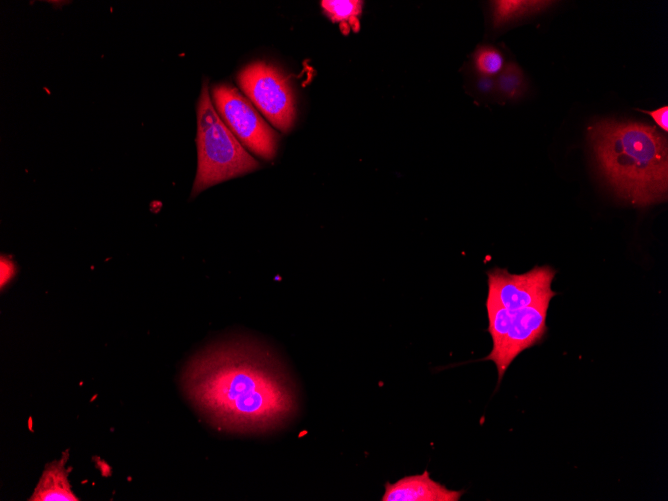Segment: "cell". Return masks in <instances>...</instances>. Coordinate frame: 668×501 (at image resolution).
Masks as SVG:
<instances>
[{"mask_svg":"<svg viewBox=\"0 0 668 501\" xmlns=\"http://www.w3.org/2000/svg\"><path fill=\"white\" fill-rule=\"evenodd\" d=\"M181 387L215 429L265 435L285 428L299 412V391L285 363L268 345L236 337L193 356Z\"/></svg>","mask_w":668,"mask_h":501,"instance_id":"6da1fadb","label":"cell"},{"mask_svg":"<svg viewBox=\"0 0 668 501\" xmlns=\"http://www.w3.org/2000/svg\"><path fill=\"white\" fill-rule=\"evenodd\" d=\"M588 134L599 169L621 198L636 206L666 199L667 139L656 127L604 120Z\"/></svg>","mask_w":668,"mask_h":501,"instance_id":"7a4b0ae2","label":"cell"},{"mask_svg":"<svg viewBox=\"0 0 668 501\" xmlns=\"http://www.w3.org/2000/svg\"><path fill=\"white\" fill-rule=\"evenodd\" d=\"M208 80L203 82L197 104V172L191 195L257 170L259 162L250 155L219 117L211 100Z\"/></svg>","mask_w":668,"mask_h":501,"instance_id":"3957f363","label":"cell"},{"mask_svg":"<svg viewBox=\"0 0 668 501\" xmlns=\"http://www.w3.org/2000/svg\"><path fill=\"white\" fill-rule=\"evenodd\" d=\"M550 301L510 310L486 302L487 331L492 337V350L481 360L493 361L500 382L513 360L524 350L541 342L548 328L547 311Z\"/></svg>","mask_w":668,"mask_h":501,"instance_id":"277c9868","label":"cell"},{"mask_svg":"<svg viewBox=\"0 0 668 501\" xmlns=\"http://www.w3.org/2000/svg\"><path fill=\"white\" fill-rule=\"evenodd\" d=\"M210 96L219 117L248 151L267 161L276 156L279 135L237 88L216 84Z\"/></svg>","mask_w":668,"mask_h":501,"instance_id":"5b68a950","label":"cell"},{"mask_svg":"<svg viewBox=\"0 0 668 501\" xmlns=\"http://www.w3.org/2000/svg\"><path fill=\"white\" fill-rule=\"evenodd\" d=\"M236 79L243 93L275 128L282 132L292 128L293 90L280 69L265 61H255L242 68Z\"/></svg>","mask_w":668,"mask_h":501,"instance_id":"8992f818","label":"cell"},{"mask_svg":"<svg viewBox=\"0 0 668 501\" xmlns=\"http://www.w3.org/2000/svg\"><path fill=\"white\" fill-rule=\"evenodd\" d=\"M555 274L556 271L548 265L535 266L522 274L493 268L487 272L486 302L516 310L551 301L556 295L551 288Z\"/></svg>","mask_w":668,"mask_h":501,"instance_id":"52a82bcc","label":"cell"},{"mask_svg":"<svg viewBox=\"0 0 668 501\" xmlns=\"http://www.w3.org/2000/svg\"><path fill=\"white\" fill-rule=\"evenodd\" d=\"M462 490H451L434 481L427 470L385 484L382 501H459Z\"/></svg>","mask_w":668,"mask_h":501,"instance_id":"ba28073f","label":"cell"},{"mask_svg":"<svg viewBox=\"0 0 668 501\" xmlns=\"http://www.w3.org/2000/svg\"><path fill=\"white\" fill-rule=\"evenodd\" d=\"M68 452L48 464L34 490L30 501H77L68 481V470L65 468Z\"/></svg>","mask_w":668,"mask_h":501,"instance_id":"9c48e42d","label":"cell"},{"mask_svg":"<svg viewBox=\"0 0 668 501\" xmlns=\"http://www.w3.org/2000/svg\"><path fill=\"white\" fill-rule=\"evenodd\" d=\"M362 1L357 0H324L321 6L326 15L334 22H340L343 26L359 29L358 16L362 10Z\"/></svg>","mask_w":668,"mask_h":501,"instance_id":"30bf717a","label":"cell"},{"mask_svg":"<svg viewBox=\"0 0 668 501\" xmlns=\"http://www.w3.org/2000/svg\"><path fill=\"white\" fill-rule=\"evenodd\" d=\"M549 1H496L494 2V20L503 24L514 17L540 11L549 6Z\"/></svg>","mask_w":668,"mask_h":501,"instance_id":"8fae6325","label":"cell"},{"mask_svg":"<svg viewBox=\"0 0 668 501\" xmlns=\"http://www.w3.org/2000/svg\"><path fill=\"white\" fill-rule=\"evenodd\" d=\"M496 84L500 92L505 96L510 98L517 97L524 88L523 73L516 64L509 63L498 74Z\"/></svg>","mask_w":668,"mask_h":501,"instance_id":"7c38bea8","label":"cell"},{"mask_svg":"<svg viewBox=\"0 0 668 501\" xmlns=\"http://www.w3.org/2000/svg\"><path fill=\"white\" fill-rule=\"evenodd\" d=\"M474 62L477 70L487 77L499 74L504 67L502 54L492 47H481L474 55Z\"/></svg>","mask_w":668,"mask_h":501,"instance_id":"4fadbf2b","label":"cell"},{"mask_svg":"<svg viewBox=\"0 0 668 501\" xmlns=\"http://www.w3.org/2000/svg\"><path fill=\"white\" fill-rule=\"evenodd\" d=\"M642 112L648 114L653 121L662 129L663 131L667 132L668 131V106H662L656 110L653 111H645L641 110Z\"/></svg>","mask_w":668,"mask_h":501,"instance_id":"5bb4252c","label":"cell"},{"mask_svg":"<svg viewBox=\"0 0 668 501\" xmlns=\"http://www.w3.org/2000/svg\"><path fill=\"white\" fill-rule=\"evenodd\" d=\"M14 274V263L9 258L1 257V286L3 287L5 283L7 284Z\"/></svg>","mask_w":668,"mask_h":501,"instance_id":"9a60e30c","label":"cell"},{"mask_svg":"<svg viewBox=\"0 0 668 501\" xmlns=\"http://www.w3.org/2000/svg\"><path fill=\"white\" fill-rule=\"evenodd\" d=\"M493 83H495V82H493L491 77L483 76L478 81V88L482 92H489L493 88V85H494Z\"/></svg>","mask_w":668,"mask_h":501,"instance_id":"2e32d148","label":"cell"}]
</instances>
